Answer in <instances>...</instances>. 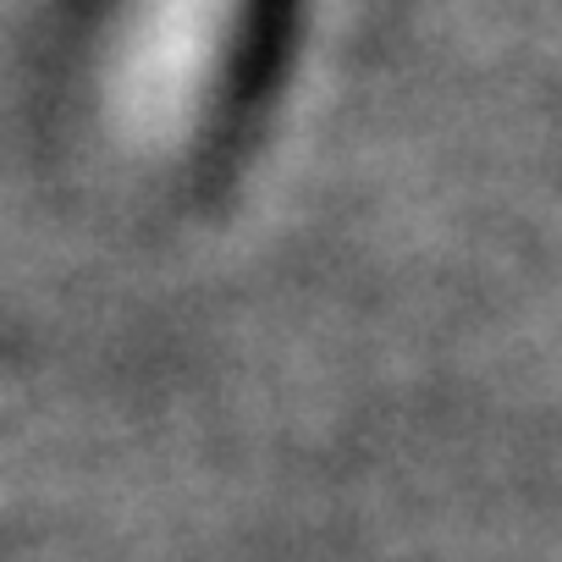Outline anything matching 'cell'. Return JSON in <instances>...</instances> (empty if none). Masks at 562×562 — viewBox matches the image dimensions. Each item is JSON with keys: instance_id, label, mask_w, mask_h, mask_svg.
<instances>
[{"instance_id": "obj_1", "label": "cell", "mask_w": 562, "mask_h": 562, "mask_svg": "<svg viewBox=\"0 0 562 562\" xmlns=\"http://www.w3.org/2000/svg\"><path fill=\"white\" fill-rule=\"evenodd\" d=\"M237 12L243 0H138L122 56V100L144 127L188 116L226 50Z\"/></svg>"}]
</instances>
